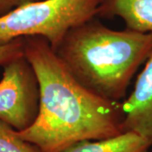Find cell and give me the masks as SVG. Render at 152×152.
<instances>
[{"label":"cell","mask_w":152,"mask_h":152,"mask_svg":"<svg viewBox=\"0 0 152 152\" xmlns=\"http://www.w3.org/2000/svg\"><path fill=\"white\" fill-rule=\"evenodd\" d=\"M24 55L37 77L40 102L35 122L18 131L23 140L40 152H61L78 142L124 132L122 102L104 99L81 85L45 38H24Z\"/></svg>","instance_id":"cell-1"},{"label":"cell","mask_w":152,"mask_h":152,"mask_svg":"<svg viewBox=\"0 0 152 152\" xmlns=\"http://www.w3.org/2000/svg\"><path fill=\"white\" fill-rule=\"evenodd\" d=\"M91 92L122 102L136 72L152 53V33L117 31L96 17L72 28L54 50Z\"/></svg>","instance_id":"cell-2"},{"label":"cell","mask_w":152,"mask_h":152,"mask_svg":"<svg viewBox=\"0 0 152 152\" xmlns=\"http://www.w3.org/2000/svg\"><path fill=\"white\" fill-rule=\"evenodd\" d=\"M102 0H39L0 16V45L41 37L53 50L72 28L97 17Z\"/></svg>","instance_id":"cell-3"},{"label":"cell","mask_w":152,"mask_h":152,"mask_svg":"<svg viewBox=\"0 0 152 152\" xmlns=\"http://www.w3.org/2000/svg\"><path fill=\"white\" fill-rule=\"evenodd\" d=\"M39 102L37 77L25 55L6 63L0 80V120L25 130L37 118Z\"/></svg>","instance_id":"cell-4"},{"label":"cell","mask_w":152,"mask_h":152,"mask_svg":"<svg viewBox=\"0 0 152 152\" xmlns=\"http://www.w3.org/2000/svg\"><path fill=\"white\" fill-rule=\"evenodd\" d=\"M123 129L133 131L152 142V53L137 76L132 92L122 102Z\"/></svg>","instance_id":"cell-5"},{"label":"cell","mask_w":152,"mask_h":152,"mask_svg":"<svg viewBox=\"0 0 152 152\" xmlns=\"http://www.w3.org/2000/svg\"><path fill=\"white\" fill-rule=\"evenodd\" d=\"M97 17H119L129 30L152 33V0H102Z\"/></svg>","instance_id":"cell-6"},{"label":"cell","mask_w":152,"mask_h":152,"mask_svg":"<svg viewBox=\"0 0 152 152\" xmlns=\"http://www.w3.org/2000/svg\"><path fill=\"white\" fill-rule=\"evenodd\" d=\"M151 142L133 131L97 140L78 142L61 152H150Z\"/></svg>","instance_id":"cell-7"},{"label":"cell","mask_w":152,"mask_h":152,"mask_svg":"<svg viewBox=\"0 0 152 152\" xmlns=\"http://www.w3.org/2000/svg\"><path fill=\"white\" fill-rule=\"evenodd\" d=\"M0 152H40L30 142L23 140L18 131L0 120Z\"/></svg>","instance_id":"cell-8"},{"label":"cell","mask_w":152,"mask_h":152,"mask_svg":"<svg viewBox=\"0 0 152 152\" xmlns=\"http://www.w3.org/2000/svg\"><path fill=\"white\" fill-rule=\"evenodd\" d=\"M24 55V38H19L11 42L0 45V65Z\"/></svg>","instance_id":"cell-9"},{"label":"cell","mask_w":152,"mask_h":152,"mask_svg":"<svg viewBox=\"0 0 152 152\" xmlns=\"http://www.w3.org/2000/svg\"><path fill=\"white\" fill-rule=\"evenodd\" d=\"M39 0H0V16L22 4Z\"/></svg>","instance_id":"cell-10"},{"label":"cell","mask_w":152,"mask_h":152,"mask_svg":"<svg viewBox=\"0 0 152 152\" xmlns=\"http://www.w3.org/2000/svg\"><path fill=\"white\" fill-rule=\"evenodd\" d=\"M150 152H152V150H151V151H150Z\"/></svg>","instance_id":"cell-11"}]
</instances>
